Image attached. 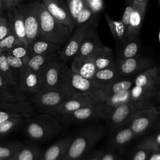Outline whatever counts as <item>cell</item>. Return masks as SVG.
Returning a JSON list of instances; mask_svg holds the SVG:
<instances>
[{"mask_svg": "<svg viewBox=\"0 0 160 160\" xmlns=\"http://www.w3.org/2000/svg\"><path fill=\"white\" fill-rule=\"evenodd\" d=\"M159 69L154 66L134 78L129 101L138 110L156 106L160 101Z\"/></svg>", "mask_w": 160, "mask_h": 160, "instance_id": "1", "label": "cell"}, {"mask_svg": "<svg viewBox=\"0 0 160 160\" xmlns=\"http://www.w3.org/2000/svg\"><path fill=\"white\" fill-rule=\"evenodd\" d=\"M61 129L60 121L48 114L36 112L24 121V132L34 141H48L57 136Z\"/></svg>", "mask_w": 160, "mask_h": 160, "instance_id": "2", "label": "cell"}, {"mask_svg": "<svg viewBox=\"0 0 160 160\" xmlns=\"http://www.w3.org/2000/svg\"><path fill=\"white\" fill-rule=\"evenodd\" d=\"M101 125H91L81 129L72 139L62 160H79L92 149L105 134Z\"/></svg>", "mask_w": 160, "mask_h": 160, "instance_id": "3", "label": "cell"}, {"mask_svg": "<svg viewBox=\"0 0 160 160\" xmlns=\"http://www.w3.org/2000/svg\"><path fill=\"white\" fill-rule=\"evenodd\" d=\"M36 2L39 19V38L64 46L72 32L67 26L58 21L48 12L42 1Z\"/></svg>", "mask_w": 160, "mask_h": 160, "instance_id": "4", "label": "cell"}, {"mask_svg": "<svg viewBox=\"0 0 160 160\" xmlns=\"http://www.w3.org/2000/svg\"><path fill=\"white\" fill-rule=\"evenodd\" d=\"M60 86L64 88L71 96L88 94L101 101L104 98L92 79L85 78L74 72L67 65L62 69Z\"/></svg>", "mask_w": 160, "mask_h": 160, "instance_id": "5", "label": "cell"}, {"mask_svg": "<svg viewBox=\"0 0 160 160\" xmlns=\"http://www.w3.org/2000/svg\"><path fill=\"white\" fill-rule=\"evenodd\" d=\"M71 96L62 86L55 89H39L32 95L29 99L36 112L51 116L56 108L66 99Z\"/></svg>", "mask_w": 160, "mask_h": 160, "instance_id": "6", "label": "cell"}, {"mask_svg": "<svg viewBox=\"0 0 160 160\" xmlns=\"http://www.w3.org/2000/svg\"><path fill=\"white\" fill-rule=\"evenodd\" d=\"M118 73L121 78H134L138 74L156 66L154 61L142 54L128 59H115Z\"/></svg>", "mask_w": 160, "mask_h": 160, "instance_id": "7", "label": "cell"}, {"mask_svg": "<svg viewBox=\"0 0 160 160\" xmlns=\"http://www.w3.org/2000/svg\"><path fill=\"white\" fill-rule=\"evenodd\" d=\"M159 107L152 106L139 109L127 124L138 138L151 128L159 121Z\"/></svg>", "mask_w": 160, "mask_h": 160, "instance_id": "8", "label": "cell"}, {"mask_svg": "<svg viewBox=\"0 0 160 160\" xmlns=\"http://www.w3.org/2000/svg\"><path fill=\"white\" fill-rule=\"evenodd\" d=\"M98 15H95L86 23L75 27L69 39L59 51V58L64 63L66 64L76 56L91 23Z\"/></svg>", "mask_w": 160, "mask_h": 160, "instance_id": "9", "label": "cell"}, {"mask_svg": "<svg viewBox=\"0 0 160 160\" xmlns=\"http://www.w3.org/2000/svg\"><path fill=\"white\" fill-rule=\"evenodd\" d=\"M16 8L22 17L28 42L31 44L39 39V19L37 2L36 1L24 5L18 4Z\"/></svg>", "mask_w": 160, "mask_h": 160, "instance_id": "10", "label": "cell"}, {"mask_svg": "<svg viewBox=\"0 0 160 160\" xmlns=\"http://www.w3.org/2000/svg\"><path fill=\"white\" fill-rule=\"evenodd\" d=\"M138 109L129 101L115 108L104 119L109 133L127 126Z\"/></svg>", "mask_w": 160, "mask_h": 160, "instance_id": "11", "label": "cell"}, {"mask_svg": "<svg viewBox=\"0 0 160 160\" xmlns=\"http://www.w3.org/2000/svg\"><path fill=\"white\" fill-rule=\"evenodd\" d=\"M31 101L0 102V123L11 118H26L36 113Z\"/></svg>", "mask_w": 160, "mask_h": 160, "instance_id": "12", "label": "cell"}, {"mask_svg": "<svg viewBox=\"0 0 160 160\" xmlns=\"http://www.w3.org/2000/svg\"><path fill=\"white\" fill-rule=\"evenodd\" d=\"M66 65L59 56L49 63L40 73L41 89H55L60 86L61 72Z\"/></svg>", "mask_w": 160, "mask_h": 160, "instance_id": "13", "label": "cell"}, {"mask_svg": "<svg viewBox=\"0 0 160 160\" xmlns=\"http://www.w3.org/2000/svg\"><path fill=\"white\" fill-rule=\"evenodd\" d=\"M100 102L101 101L95 99L88 94L70 96L64 100L56 108L52 116L59 119L62 116L75 110L82 107L96 104Z\"/></svg>", "mask_w": 160, "mask_h": 160, "instance_id": "14", "label": "cell"}, {"mask_svg": "<svg viewBox=\"0 0 160 160\" xmlns=\"http://www.w3.org/2000/svg\"><path fill=\"white\" fill-rule=\"evenodd\" d=\"M101 101V102H102ZM82 107L62 116L59 120L68 124H79L101 119V102Z\"/></svg>", "mask_w": 160, "mask_h": 160, "instance_id": "15", "label": "cell"}, {"mask_svg": "<svg viewBox=\"0 0 160 160\" xmlns=\"http://www.w3.org/2000/svg\"><path fill=\"white\" fill-rule=\"evenodd\" d=\"M42 2L48 12L55 19L67 26L72 32L75 28L74 21L63 0H42Z\"/></svg>", "mask_w": 160, "mask_h": 160, "instance_id": "16", "label": "cell"}, {"mask_svg": "<svg viewBox=\"0 0 160 160\" xmlns=\"http://www.w3.org/2000/svg\"><path fill=\"white\" fill-rule=\"evenodd\" d=\"M99 23V15L91 23L89 29L86 33L82 42L80 46L76 58H86L89 56L96 49L102 46L101 42L98 34L97 28Z\"/></svg>", "mask_w": 160, "mask_h": 160, "instance_id": "17", "label": "cell"}, {"mask_svg": "<svg viewBox=\"0 0 160 160\" xmlns=\"http://www.w3.org/2000/svg\"><path fill=\"white\" fill-rule=\"evenodd\" d=\"M148 2H139L133 1L132 11L130 16L129 25L125 38L140 36L141 29L146 12Z\"/></svg>", "mask_w": 160, "mask_h": 160, "instance_id": "18", "label": "cell"}, {"mask_svg": "<svg viewBox=\"0 0 160 160\" xmlns=\"http://www.w3.org/2000/svg\"><path fill=\"white\" fill-rule=\"evenodd\" d=\"M136 138V136L131 128L125 126L122 128L109 133V139L108 142V149H112L122 153L126 147Z\"/></svg>", "mask_w": 160, "mask_h": 160, "instance_id": "19", "label": "cell"}, {"mask_svg": "<svg viewBox=\"0 0 160 160\" xmlns=\"http://www.w3.org/2000/svg\"><path fill=\"white\" fill-rule=\"evenodd\" d=\"M8 11V12L6 18L11 32H12L22 43L29 45L26 38L24 21L19 10L16 6H15Z\"/></svg>", "mask_w": 160, "mask_h": 160, "instance_id": "20", "label": "cell"}, {"mask_svg": "<svg viewBox=\"0 0 160 160\" xmlns=\"http://www.w3.org/2000/svg\"><path fill=\"white\" fill-rule=\"evenodd\" d=\"M40 75L26 66L21 74L19 82V89L26 95H32L41 89Z\"/></svg>", "mask_w": 160, "mask_h": 160, "instance_id": "21", "label": "cell"}, {"mask_svg": "<svg viewBox=\"0 0 160 160\" xmlns=\"http://www.w3.org/2000/svg\"><path fill=\"white\" fill-rule=\"evenodd\" d=\"M140 36L125 38L121 42L116 44V59H128L141 54Z\"/></svg>", "mask_w": 160, "mask_h": 160, "instance_id": "22", "label": "cell"}, {"mask_svg": "<svg viewBox=\"0 0 160 160\" xmlns=\"http://www.w3.org/2000/svg\"><path fill=\"white\" fill-rule=\"evenodd\" d=\"M72 139V136H67L58 140L42 151L39 160H62Z\"/></svg>", "mask_w": 160, "mask_h": 160, "instance_id": "23", "label": "cell"}, {"mask_svg": "<svg viewBox=\"0 0 160 160\" xmlns=\"http://www.w3.org/2000/svg\"><path fill=\"white\" fill-rule=\"evenodd\" d=\"M75 73L89 79H92L97 71L94 62L89 56L86 58L74 57L69 66Z\"/></svg>", "mask_w": 160, "mask_h": 160, "instance_id": "24", "label": "cell"}, {"mask_svg": "<svg viewBox=\"0 0 160 160\" xmlns=\"http://www.w3.org/2000/svg\"><path fill=\"white\" fill-rule=\"evenodd\" d=\"M90 56L92 59L97 70L115 66L113 51L104 45L96 49Z\"/></svg>", "mask_w": 160, "mask_h": 160, "instance_id": "25", "label": "cell"}, {"mask_svg": "<svg viewBox=\"0 0 160 160\" xmlns=\"http://www.w3.org/2000/svg\"><path fill=\"white\" fill-rule=\"evenodd\" d=\"M130 96V90L118 94L105 97L101 102V117L105 119L106 116L119 104L128 102Z\"/></svg>", "mask_w": 160, "mask_h": 160, "instance_id": "26", "label": "cell"}, {"mask_svg": "<svg viewBox=\"0 0 160 160\" xmlns=\"http://www.w3.org/2000/svg\"><path fill=\"white\" fill-rule=\"evenodd\" d=\"M121 78H122L118 73L115 65L113 67L97 70L92 80L101 91Z\"/></svg>", "mask_w": 160, "mask_h": 160, "instance_id": "27", "label": "cell"}, {"mask_svg": "<svg viewBox=\"0 0 160 160\" xmlns=\"http://www.w3.org/2000/svg\"><path fill=\"white\" fill-rule=\"evenodd\" d=\"M28 99L27 95L8 84L0 74V102H16Z\"/></svg>", "mask_w": 160, "mask_h": 160, "instance_id": "28", "label": "cell"}, {"mask_svg": "<svg viewBox=\"0 0 160 160\" xmlns=\"http://www.w3.org/2000/svg\"><path fill=\"white\" fill-rule=\"evenodd\" d=\"M59 56V51L48 54L32 55L26 64V66L31 70L40 74L42 69L51 62Z\"/></svg>", "mask_w": 160, "mask_h": 160, "instance_id": "29", "label": "cell"}, {"mask_svg": "<svg viewBox=\"0 0 160 160\" xmlns=\"http://www.w3.org/2000/svg\"><path fill=\"white\" fill-rule=\"evenodd\" d=\"M42 151L34 144H22L10 160H39Z\"/></svg>", "mask_w": 160, "mask_h": 160, "instance_id": "30", "label": "cell"}, {"mask_svg": "<svg viewBox=\"0 0 160 160\" xmlns=\"http://www.w3.org/2000/svg\"><path fill=\"white\" fill-rule=\"evenodd\" d=\"M32 55L48 54L60 51L62 45L42 39H38L29 44Z\"/></svg>", "mask_w": 160, "mask_h": 160, "instance_id": "31", "label": "cell"}, {"mask_svg": "<svg viewBox=\"0 0 160 160\" xmlns=\"http://www.w3.org/2000/svg\"><path fill=\"white\" fill-rule=\"evenodd\" d=\"M134 85V78H122L101 90L104 97L129 91Z\"/></svg>", "mask_w": 160, "mask_h": 160, "instance_id": "32", "label": "cell"}, {"mask_svg": "<svg viewBox=\"0 0 160 160\" xmlns=\"http://www.w3.org/2000/svg\"><path fill=\"white\" fill-rule=\"evenodd\" d=\"M0 74L8 84L19 89V79L9 66L5 52L0 53Z\"/></svg>", "mask_w": 160, "mask_h": 160, "instance_id": "33", "label": "cell"}, {"mask_svg": "<svg viewBox=\"0 0 160 160\" xmlns=\"http://www.w3.org/2000/svg\"><path fill=\"white\" fill-rule=\"evenodd\" d=\"M104 18L115 41L116 44L121 42L125 39L126 34V31L122 20H114L107 14H105Z\"/></svg>", "mask_w": 160, "mask_h": 160, "instance_id": "34", "label": "cell"}, {"mask_svg": "<svg viewBox=\"0 0 160 160\" xmlns=\"http://www.w3.org/2000/svg\"><path fill=\"white\" fill-rule=\"evenodd\" d=\"M136 148H141L151 151H160V132L159 121L157 123L156 129L152 134L139 141Z\"/></svg>", "mask_w": 160, "mask_h": 160, "instance_id": "35", "label": "cell"}, {"mask_svg": "<svg viewBox=\"0 0 160 160\" xmlns=\"http://www.w3.org/2000/svg\"><path fill=\"white\" fill-rule=\"evenodd\" d=\"M25 118H11L0 123V137L14 131L24 123Z\"/></svg>", "mask_w": 160, "mask_h": 160, "instance_id": "36", "label": "cell"}, {"mask_svg": "<svg viewBox=\"0 0 160 160\" xmlns=\"http://www.w3.org/2000/svg\"><path fill=\"white\" fill-rule=\"evenodd\" d=\"M22 143L18 142L0 143V159H11Z\"/></svg>", "mask_w": 160, "mask_h": 160, "instance_id": "37", "label": "cell"}, {"mask_svg": "<svg viewBox=\"0 0 160 160\" xmlns=\"http://www.w3.org/2000/svg\"><path fill=\"white\" fill-rule=\"evenodd\" d=\"M5 54L9 66L18 78L19 82L21 74L26 68V63L21 59L14 56L9 52H5Z\"/></svg>", "mask_w": 160, "mask_h": 160, "instance_id": "38", "label": "cell"}, {"mask_svg": "<svg viewBox=\"0 0 160 160\" xmlns=\"http://www.w3.org/2000/svg\"><path fill=\"white\" fill-rule=\"evenodd\" d=\"M24 43H22L12 32H10L8 36L0 40V52H8L15 46Z\"/></svg>", "mask_w": 160, "mask_h": 160, "instance_id": "39", "label": "cell"}, {"mask_svg": "<svg viewBox=\"0 0 160 160\" xmlns=\"http://www.w3.org/2000/svg\"><path fill=\"white\" fill-rule=\"evenodd\" d=\"M6 52H9L14 56L21 59L26 64L30 57L32 56L29 45L25 44L18 45Z\"/></svg>", "mask_w": 160, "mask_h": 160, "instance_id": "40", "label": "cell"}, {"mask_svg": "<svg viewBox=\"0 0 160 160\" xmlns=\"http://www.w3.org/2000/svg\"><path fill=\"white\" fill-rule=\"evenodd\" d=\"M70 14L74 20L86 5V0H67L66 3Z\"/></svg>", "mask_w": 160, "mask_h": 160, "instance_id": "41", "label": "cell"}, {"mask_svg": "<svg viewBox=\"0 0 160 160\" xmlns=\"http://www.w3.org/2000/svg\"><path fill=\"white\" fill-rule=\"evenodd\" d=\"M98 14H93L91 9L86 4L83 9L80 12V13L77 16L76 19L74 21L75 27L82 25L89 20H91L95 15Z\"/></svg>", "mask_w": 160, "mask_h": 160, "instance_id": "42", "label": "cell"}, {"mask_svg": "<svg viewBox=\"0 0 160 160\" xmlns=\"http://www.w3.org/2000/svg\"><path fill=\"white\" fill-rule=\"evenodd\" d=\"M132 2L133 1L131 0H127L126 1V6L124 9L122 16V21L124 25L126 32L129 28V19L130 16L132 11Z\"/></svg>", "mask_w": 160, "mask_h": 160, "instance_id": "43", "label": "cell"}, {"mask_svg": "<svg viewBox=\"0 0 160 160\" xmlns=\"http://www.w3.org/2000/svg\"><path fill=\"white\" fill-rule=\"evenodd\" d=\"M152 151L141 148H136L130 160H146L148 156Z\"/></svg>", "mask_w": 160, "mask_h": 160, "instance_id": "44", "label": "cell"}, {"mask_svg": "<svg viewBox=\"0 0 160 160\" xmlns=\"http://www.w3.org/2000/svg\"><path fill=\"white\" fill-rule=\"evenodd\" d=\"M86 1L93 14H99L102 11L104 6L102 0H86Z\"/></svg>", "mask_w": 160, "mask_h": 160, "instance_id": "45", "label": "cell"}, {"mask_svg": "<svg viewBox=\"0 0 160 160\" xmlns=\"http://www.w3.org/2000/svg\"><path fill=\"white\" fill-rule=\"evenodd\" d=\"M11 32L6 18L0 15V40L2 39Z\"/></svg>", "mask_w": 160, "mask_h": 160, "instance_id": "46", "label": "cell"}, {"mask_svg": "<svg viewBox=\"0 0 160 160\" xmlns=\"http://www.w3.org/2000/svg\"><path fill=\"white\" fill-rule=\"evenodd\" d=\"M101 160H121L118 153L112 149L104 151Z\"/></svg>", "mask_w": 160, "mask_h": 160, "instance_id": "47", "label": "cell"}, {"mask_svg": "<svg viewBox=\"0 0 160 160\" xmlns=\"http://www.w3.org/2000/svg\"><path fill=\"white\" fill-rule=\"evenodd\" d=\"M104 151L102 150L95 151L91 153H88L79 160H101Z\"/></svg>", "mask_w": 160, "mask_h": 160, "instance_id": "48", "label": "cell"}, {"mask_svg": "<svg viewBox=\"0 0 160 160\" xmlns=\"http://www.w3.org/2000/svg\"><path fill=\"white\" fill-rule=\"evenodd\" d=\"M146 160H160V151H151Z\"/></svg>", "mask_w": 160, "mask_h": 160, "instance_id": "49", "label": "cell"}, {"mask_svg": "<svg viewBox=\"0 0 160 160\" xmlns=\"http://www.w3.org/2000/svg\"><path fill=\"white\" fill-rule=\"evenodd\" d=\"M13 0H4V10H8L12 8Z\"/></svg>", "mask_w": 160, "mask_h": 160, "instance_id": "50", "label": "cell"}, {"mask_svg": "<svg viewBox=\"0 0 160 160\" xmlns=\"http://www.w3.org/2000/svg\"><path fill=\"white\" fill-rule=\"evenodd\" d=\"M23 0H13L12 1V7H15L17 5L19 4L21 2H22ZM11 9V8H10Z\"/></svg>", "mask_w": 160, "mask_h": 160, "instance_id": "51", "label": "cell"}, {"mask_svg": "<svg viewBox=\"0 0 160 160\" xmlns=\"http://www.w3.org/2000/svg\"><path fill=\"white\" fill-rule=\"evenodd\" d=\"M4 10V0H0V15Z\"/></svg>", "mask_w": 160, "mask_h": 160, "instance_id": "52", "label": "cell"}, {"mask_svg": "<svg viewBox=\"0 0 160 160\" xmlns=\"http://www.w3.org/2000/svg\"><path fill=\"white\" fill-rule=\"evenodd\" d=\"M131 1H137V2H148L149 0H131Z\"/></svg>", "mask_w": 160, "mask_h": 160, "instance_id": "53", "label": "cell"}, {"mask_svg": "<svg viewBox=\"0 0 160 160\" xmlns=\"http://www.w3.org/2000/svg\"><path fill=\"white\" fill-rule=\"evenodd\" d=\"M0 160H2V159H0Z\"/></svg>", "mask_w": 160, "mask_h": 160, "instance_id": "54", "label": "cell"}, {"mask_svg": "<svg viewBox=\"0 0 160 160\" xmlns=\"http://www.w3.org/2000/svg\"><path fill=\"white\" fill-rule=\"evenodd\" d=\"M0 53H1V52H0Z\"/></svg>", "mask_w": 160, "mask_h": 160, "instance_id": "55", "label": "cell"}, {"mask_svg": "<svg viewBox=\"0 0 160 160\" xmlns=\"http://www.w3.org/2000/svg\"><path fill=\"white\" fill-rule=\"evenodd\" d=\"M9 160H10V159H9Z\"/></svg>", "mask_w": 160, "mask_h": 160, "instance_id": "56", "label": "cell"}]
</instances>
